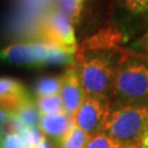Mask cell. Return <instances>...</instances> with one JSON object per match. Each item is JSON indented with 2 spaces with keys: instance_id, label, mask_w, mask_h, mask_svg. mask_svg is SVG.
Segmentation results:
<instances>
[{
  "instance_id": "cell-12",
  "label": "cell",
  "mask_w": 148,
  "mask_h": 148,
  "mask_svg": "<svg viewBox=\"0 0 148 148\" xmlns=\"http://www.w3.org/2000/svg\"><path fill=\"white\" fill-rule=\"evenodd\" d=\"M90 137L88 133L75 125L70 132L57 140V148H85Z\"/></svg>"
},
{
  "instance_id": "cell-16",
  "label": "cell",
  "mask_w": 148,
  "mask_h": 148,
  "mask_svg": "<svg viewBox=\"0 0 148 148\" xmlns=\"http://www.w3.org/2000/svg\"><path fill=\"white\" fill-rule=\"evenodd\" d=\"M123 144L115 140L106 133L101 132L89 138L85 148H121Z\"/></svg>"
},
{
  "instance_id": "cell-8",
  "label": "cell",
  "mask_w": 148,
  "mask_h": 148,
  "mask_svg": "<svg viewBox=\"0 0 148 148\" xmlns=\"http://www.w3.org/2000/svg\"><path fill=\"white\" fill-rule=\"evenodd\" d=\"M123 41V34L116 27H106L87 37L77 47L78 53L90 51H120L119 46Z\"/></svg>"
},
{
  "instance_id": "cell-5",
  "label": "cell",
  "mask_w": 148,
  "mask_h": 148,
  "mask_svg": "<svg viewBox=\"0 0 148 148\" xmlns=\"http://www.w3.org/2000/svg\"><path fill=\"white\" fill-rule=\"evenodd\" d=\"M35 33L40 38L38 42L47 43L73 53L77 51L73 22L58 8L49 9L41 16Z\"/></svg>"
},
{
  "instance_id": "cell-18",
  "label": "cell",
  "mask_w": 148,
  "mask_h": 148,
  "mask_svg": "<svg viewBox=\"0 0 148 148\" xmlns=\"http://www.w3.org/2000/svg\"><path fill=\"white\" fill-rule=\"evenodd\" d=\"M0 148H27V146L19 134L0 133Z\"/></svg>"
},
{
  "instance_id": "cell-15",
  "label": "cell",
  "mask_w": 148,
  "mask_h": 148,
  "mask_svg": "<svg viewBox=\"0 0 148 148\" xmlns=\"http://www.w3.org/2000/svg\"><path fill=\"white\" fill-rule=\"evenodd\" d=\"M58 9L69 18L73 23H78L81 16L84 0H57Z\"/></svg>"
},
{
  "instance_id": "cell-11",
  "label": "cell",
  "mask_w": 148,
  "mask_h": 148,
  "mask_svg": "<svg viewBox=\"0 0 148 148\" xmlns=\"http://www.w3.org/2000/svg\"><path fill=\"white\" fill-rule=\"evenodd\" d=\"M11 113L21 122L24 126L29 127V128L38 127L41 114L37 110L35 101H33L32 97L30 99H27V101H24L22 104H20Z\"/></svg>"
},
{
  "instance_id": "cell-10",
  "label": "cell",
  "mask_w": 148,
  "mask_h": 148,
  "mask_svg": "<svg viewBox=\"0 0 148 148\" xmlns=\"http://www.w3.org/2000/svg\"><path fill=\"white\" fill-rule=\"evenodd\" d=\"M74 126V115L69 114L65 110L54 114L41 115L38 124V128L45 136L56 140L64 137Z\"/></svg>"
},
{
  "instance_id": "cell-14",
  "label": "cell",
  "mask_w": 148,
  "mask_h": 148,
  "mask_svg": "<svg viewBox=\"0 0 148 148\" xmlns=\"http://www.w3.org/2000/svg\"><path fill=\"white\" fill-rule=\"evenodd\" d=\"M35 104H36L37 110H38L41 115L54 114V113H58V112L64 110L63 102H62L59 95L36 98Z\"/></svg>"
},
{
  "instance_id": "cell-24",
  "label": "cell",
  "mask_w": 148,
  "mask_h": 148,
  "mask_svg": "<svg viewBox=\"0 0 148 148\" xmlns=\"http://www.w3.org/2000/svg\"><path fill=\"white\" fill-rule=\"evenodd\" d=\"M146 133H148V116H147V132Z\"/></svg>"
},
{
  "instance_id": "cell-21",
  "label": "cell",
  "mask_w": 148,
  "mask_h": 148,
  "mask_svg": "<svg viewBox=\"0 0 148 148\" xmlns=\"http://www.w3.org/2000/svg\"><path fill=\"white\" fill-rule=\"evenodd\" d=\"M36 148H57V147L55 146V144L53 143L52 139H48V138L45 136V138L43 139L42 142H41V144H40Z\"/></svg>"
},
{
  "instance_id": "cell-4",
  "label": "cell",
  "mask_w": 148,
  "mask_h": 148,
  "mask_svg": "<svg viewBox=\"0 0 148 148\" xmlns=\"http://www.w3.org/2000/svg\"><path fill=\"white\" fill-rule=\"evenodd\" d=\"M148 106H111L102 132L123 145H137L147 132Z\"/></svg>"
},
{
  "instance_id": "cell-13",
  "label": "cell",
  "mask_w": 148,
  "mask_h": 148,
  "mask_svg": "<svg viewBox=\"0 0 148 148\" xmlns=\"http://www.w3.org/2000/svg\"><path fill=\"white\" fill-rule=\"evenodd\" d=\"M60 91V79L59 77H44L37 80L34 87L36 98L51 97L59 95Z\"/></svg>"
},
{
  "instance_id": "cell-17",
  "label": "cell",
  "mask_w": 148,
  "mask_h": 148,
  "mask_svg": "<svg viewBox=\"0 0 148 148\" xmlns=\"http://www.w3.org/2000/svg\"><path fill=\"white\" fill-rule=\"evenodd\" d=\"M124 10L134 16L148 14V0H117Z\"/></svg>"
},
{
  "instance_id": "cell-23",
  "label": "cell",
  "mask_w": 148,
  "mask_h": 148,
  "mask_svg": "<svg viewBox=\"0 0 148 148\" xmlns=\"http://www.w3.org/2000/svg\"><path fill=\"white\" fill-rule=\"evenodd\" d=\"M121 148H138V144L137 145H123Z\"/></svg>"
},
{
  "instance_id": "cell-9",
  "label": "cell",
  "mask_w": 148,
  "mask_h": 148,
  "mask_svg": "<svg viewBox=\"0 0 148 148\" xmlns=\"http://www.w3.org/2000/svg\"><path fill=\"white\" fill-rule=\"evenodd\" d=\"M31 98L25 86L11 77H0V108L12 112Z\"/></svg>"
},
{
  "instance_id": "cell-6",
  "label": "cell",
  "mask_w": 148,
  "mask_h": 148,
  "mask_svg": "<svg viewBox=\"0 0 148 148\" xmlns=\"http://www.w3.org/2000/svg\"><path fill=\"white\" fill-rule=\"evenodd\" d=\"M111 112V100L88 97L74 114L75 125L88 133L90 136L103 131L106 120Z\"/></svg>"
},
{
  "instance_id": "cell-7",
  "label": "cell",
  "mask_w": 148,
  "mask_h": 148,
  "mask_svg": "<svg viewBox=\"0 0 148 148\" xmlns=\"http://www.w3.org/2000/svg\"><path fill=\"white\" fill-rule=\"evenodd\" d=\"M59 97L63 102L64 110L74 115L86 98L85 90L76 65H70L68 68H66V70L59 77Z\"/></svg>"
},
{
  "instance_id": "cell-19",
  "label": "cell",
  "mask_w": 148,
  "mask_h": 148,
  "mask_svg": "<svg viewBox=\"0 0 148 148\" xmlns=\"http://www.w3.org/2000/svg\"><path fill=\"white\" fill-rule=\"evenodd\" d=\"M131 46L136 51V53H143L144 56L148 57V27L143 35L138 37L135 42H133Z\"/></svg>"
},
{
  "instance_id": "cell-1",
  "label": "cell",
  "mask_w": 148,
  "mask_h": 148,
  "mask_svg": "<svg viewBox=\"0 0 148 148\" xmlns=\"http://www.w3.org/2000/svg\"><path fill=\"white\" fill-rule=\"evenodd\" d=\"M113 106H148V57L122 51L113 85Z\"/></svg>"
},
{
  "instance_id": "cell-3",
  "label": "cell",
  "mask_w": 148,
  "mask_h": 148,
  "mask_svg": "<svg viewBox=\"0 0 148 148\" xmlns=\"http://www.w3.org/2000/svg\"><path fill=\"white\" fill-rule=\"evenodd\" d=\"M0 62L31 67L74 65L75 53L43 42L16 43L0 49Z\"/></svg>"
},
{
  "instance_id": "cell-20",
  "label": "cell",
  "mask_w": 148,
  "mask_h": 148,
  "mask_svg": "<svg viewBox=\"0 0 148 148\" xmlns=\"http://www.w3.org/2000/svg\"><path fill=\"white\" fill-rule=\"evenodd\" d=\"M11 114V112L9 110H7L5 108H0V130L3 125V123L5 122V120L9 117V115Z\"/></svg>"
},
{
  "instance_id": "cell-2",
  "label": "cell",
  "mask_w": 148,
  "mask_h": 148,
  "mask_svg": "<svg viewBox=\"0 0 148 148\" xmlns=\"http://www.w3.org/2000/svg\"><path fill=\"white\" fill-rule=\"evenodd\" d=\"M117 52L90 51L75 53V65L78 69L86 95L112 99L114 78L121 56V54L117 55Z\"/></svg>"
},
{
  "instance_id": "cell-22",
  "label": "cell",
  "mask_w": 148,
  "mask_h": 148,
  "mask_svg": "<svg viewBox=\"0 0 148 148\" xmlns=\"http://www.w3.org/2000/svg\"><path fill=\"white\" fill-rule=\"evenodd\" d=\"M138 148H148V133H146L138 143Z\"/></svg>"
}]
</instances>
